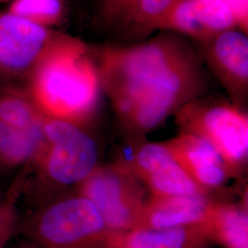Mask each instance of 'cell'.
<instances>
[{
	"label": "cell",
	"instance_id": "7c38bea8",
	"mask_svg": "<svg viewBox=\"0 0 248 248\" xmlns=\"http://www.w3.org/2000/svg\"><path fill=\"white\" fill-rule=\"evenodd\" d=\"M213 63L232 92L247 89L248 80V39L244 33L227 30L215 38L212 47Z\"/></svg>",
	"mask_w": 248,
	"mask_h": 248
},
{
	"label": "cell",
	"instance_id": "7402d4cb",
	"mask_svg": "<svg viewBox=\"0 0 248 248\" xmlns=\"http://www.w3.org/2000/svg\"></svg>",
	"mask_w": 248,
	"mask_h": 248
},
{
	"label": "cell",
	"instance_id": "277c9868",
	"mask_svg": "<svg viewBox=\"0 0 248 248\" xmlns=\"http://www.w3.org/2000/svg\"><path fill=\"white\" fill-rule=\"evenodd\" d=\"M36 91L50 118L76 124L89 115L98 99V77L88 64L57 59L39 74Z\"/></svg>",
	"mask_w": 248,
	"mask_h": 248
},
{
	"label": "cell",
	"instance_id": "3957f363",
	"mask_svg": "<svg viewBox=\"0 0 248 248\" xmlns=\"http://www.w3.org/2000/svg\"><path fill=\"white\" fill-rule=\"evenodd\" d=\"M23 229L43 248H100L108 231L94 204L78 193L45 204Z\"/></svg>",
	"mask_w": 248,
	"mask_h": 248
},
{
	"label": "cell",
	"instance_id": "d6986e66",
	"mask_svg": "<svg viewBox=\"0 0 248 248\" xmlns=\"http://www.w3.org/2000/svg\"><path fill=\"white\" fill-rule=\"evenodd\" d=\"M226 3L230 6L236 19L245 20V16H247L248 10V0H225Z\"/></svg>",
	"mask_w": 248,
	"mask_h": 248
},
{
	"label": "cell",
	"instance_id": "8992f818",
	"mask_svg": "<svg viewBox=\"0 0 248 248\" xmlns=\"http://www.w3.org/2000/svg\"><path fill=\"white\" fill-rule=\"evenodd\" d=\"M138 180L123 165L97 169L79 185L78 194L97 208L108 230L138 228L146 202Z\"/></svg>",
	"mask_w": 248,
	"mask_h": 248
},
{
	"label": "cell",
	"instance_id": "44dd1931",
	"mask_svg": "<svg viewBox=\"0 0 248 248\" xmlns=\"http://www.w3.org/2000/svg\"><path fill=\"white\" fill-rule=\"evenodd\" d=\"M4 169L3 165H2V161H1V155H0V169Z\"/></svg>",
	"mask_w": 248,
	"mask_h": 248
},
{
	"label": "cell",
	"instance_id": "5b68a950",
	"mask_svg": "<svg viewBox=\"0 0 248 248\" xmlns=\"http://www.w3.org/2000/svg\"><path fill=\"white\" fill-rule=\"evenodd\" d=\"M178 123L183 132L202 136L222 155L232 176L245 169L248 157L247 116L228 104L183 107Z\"/></svg>",
	"mask_w": 248,
	"mask_h": 248
},
{
	"label": "cell",
	"instance_id": "7a4b0ae2",
	"mask_svg": "<svg viewBox=\"0 0 248 248\" xmlns=\"http://www.w3.org/2000/svg\"><path fill=\"white\" fill-rule=\"evenodd\" d=\"M43 131L45 142L34 161L42 188L79 186L98 169V144L78 124L45 118Z\"/></svg>",
	"mask_w": 248,
	"mask_h": 248
},
{
	"label": "cell",
	"instance_id": "e0dca14e",
	"mask_svg": "<svg viewBox=\"0 0 248 248\" xmlns=\"http://www.w3.org/2000/svg\"><path fill=\"white\" fill-rule=\"evenodd\" d=\"M175 0H138V19L141 23L149 25L164 20L174 5Z\"/></svg>",
	"mask_w": 248,
	"mask_h": 248
},
{
	"label": "cell",
	"instance_id": "4fadbf2b",
	"mask_svg": "<svg viewBox=\"0 0 248 248\" xmlns=\"http://www.w3.org/2000/svg\"><path fill=\"white\" fill-rule=\"evenodd\" d=\"M212 237L206 224L170 229L135 228L127 235L128 248H201Z\"/></svg>",
	"mask_w": 248,
	"mask_h": 248
},
{
	"label": "cell",
	"instance_id": "52a82bcc",
	"mask_svg": "<svg viewBox=\"0 0 248 248\" xmlns=\"http://www.w3.org/2000/svg\"><path fill=\"white\" fill-rule=\"evenodd\" d=\"M124 167L147 186L152 196H209L180 166L166 143H143L135 151L131 163Z\"/></svg>",
	"mask_w": 248,
	"mask_h": 248
},
{
	"label": "cell",
	"instance_id": "ba28073f",
	"mask_svg": "<svg viewBox=\"0 0 248 248\" xmlns=\"http://www.w3.org/2000/svg\"><path fill=\"white\" fill-rule=\"evenodd\" d=\"M165 143L189 177L208 194L222 188L232 176L220 153L201 135L183 132Z\"/></svg>",
	"mask_w": 248,
	"mask_h": 248
},
{
	"label": "cell",
	"instance_id": "ac0fdd59",
	"mask_svg": "<svg viewBox=\"0 0 248 248\" xmlns=\"http://www.w3.org/2000/svg\"><path fill=\"white\" fill-rule=\"evenodd\" d=\"M17 224L14 200H0V248H5Z\"/></svg>",
	"mask_w": 248,
	"mask_h": 248
},
{
	"label": "cell",
	"instance_id": "ffe728a7",
	"mask_svg": "<svg viewBox=\"0 0 248 248\" xmlns=\"http://www.w3.org/2000/svg\"><path fill=\"white\" fill-rule=\"evenodd\" d=\"M18 248H41V247H39V246H37L36 244H27V245H22V246H20Z\"/></svg>",
	"mask_w": 248,
	"mask_h": 248
},
{
	"label": "cell",
	"instance_id": "6da1fadb",
	"mask_svg": "<svg viewBox=\"0 0 248 248\" xmlns=\"http://www.w3.org/2000/svg\"><path fill=\"white\" fill-rule=\"evenodd\" d=\"M102 76L121 121L134 133L156 128L193 97L200 85L193 64L168 41L112 53Z\"/></svg>",
	"mask_w": 248,
	"mask_h": 248
},
{
	"label": "cell",
	"instance_id": "30bf717a",
	"mask_svg": "<svg viewBox=\"0 0 248 248\" xmlns=\"http://www.w3.org/2000/svg\"><path fill=\"white\" fill-rule=\"evenodd\" d=\"M45 29L17 15L0 18V63L12 69L29 66L45 45Z\"/></svg>",
	"mask_w": 248,
	"mask_h": 248
},
{
	"label": "cell",
	"instance_id": "2e32d148",
	"mask_svg": "<svg viewBox=\"0 0 248 248\" xmlns=\"http://www.w3.org/2000/svg\"><path fill=\"white\" fill-rule=\"evenodd\" d=\"M61 9L59 0H19L13 8L15 15L54 17Z\"/></svg>",
	"mask_w": 248,
	"mask_h": 248
},
{
	"label": "cell",
	"instance_id": "5bb4252c",
	"mask_svg": "<svg viewBox=\"0 0 248 248\" xmlns=\"http://www.w3.org/2000/svg\"><path fill=\"white\" fill-rule=\"evenodd\" d=\"M206 225L225 248H248V208L244 204L213 202Z\"/></svg>",
	"mask_w": 248,
	"mask_h": 248
},
{
	"label": "cell",
	"instance_id": "9a60e30c",
	"mask_svg": "<svg viewBox=\"0 0 248 248\" xmlns=\"http://www.w3.org/2000/svg\"><path fill=\"white\" fill-rule=\"evenodd\" d=\"M44 118L31 105L17 97L0 99V124L11 129L30 131L42 128Z\"/></svg>",
	"mask_w": 248,
	"mask_h": 248
},
{
	"label": "cell",
	"instance_id": "9c48e42d",
	"mask_svg": "<svg viewBox=\"0 0 248 248\" xmlns=\"http://www.w3.org/2000/svg\"><path fill=\"white\" fill-rule=\"evenodd\" d=\"M213 202L207 195L152 196L138 228L160 230L206 224Z\"/></svg>",
	"mask_w": 248,
	"mask_h": 248
},
{
	"label": "cell",
	"instance_id": "8fae6325",
	"mask_svg": "<svg viewBox=\"0 0 248 248\" xmlns=\"http://www.w3.org/2000/svg\"><path fill=\"white\" fill-rule=\"evenodd\" d=\"M170 23L190 35H218L232 26L236 18L225 0H183L172 8Z\"/></svg>",
	"mask_w": 248,
	"mask_h": 248
}]
</instances>
